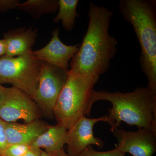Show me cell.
Here are the masks:
<instances>
[{"mask_svg":"<svg viewBox=\"0 0 156 156\" xmlns=\"http://www.w3.org/2000/svg\"><path fill=\"white\" fill-rule=\"evenodd\" d=\"M59 28L54 30L48 44L42 49L33 51L32 53L40 61L69 70V62L78 52L80 45L65 44L59 38Z\"/></svg>","mask_w":156,"mask_h":156,"instance_id":"obj_10","label":"cell"},{"mask_svg":"<svg viewBox=\"0 0 156 156\" xmlns=\"http://www.w3.org/2000/svg\"><path fill=\"white\" fill-rule=\"evenodd\" d=\"M40 156H52L49 155V154L47 153L46 152H45L44 151H42L41 152V154H40Z\"/></svg>","mask_w":156,"mask_h":156,"instance_id":"obj_23","label":"cell"},{"mask_svg":"<svg viewBox=\"0 0 156 156\" xmlns=\"http://www.w3.org/2000/svg\"><path fill=\"white\" fill-rule=\"evenodd\" d=\"M67 130L61 124L51 126L31 145L32 147L43 148L52 156H69L63 148L66 144Z\"/></svg>","mask_w":156,"mask_h":156,"instance_id":"obj_13","label":"cell"},{"mask_svg":"<svg viewBox=\"0 0 156 156\" xmlns=\"http://www.w3.org/2000/svg\"><path fill=\"white\" fill-rule=\"evenodd\" d=\"M42 150L31 147L29 151L22 156H40Z\"/></svg>","mask_w":156,"mask_h":156,"instance_id":"obj_20","label":"cell"},{"mask_svg":"<svg viewBox=\"0 0 156 156\" xmlns=\"http://www.w3.org/2000/svg\"><path fill=\"white\" fill-rule=\"evenodd\" d=\"M69 71L42 62L33 100L45 115H53L58 96L67 80Z\"/></svg>","mask_w":156,"mask_h":156,"instance_id":"obj_6","label":"cell"},{"mask_svg":"<svg viewBox=\"0 0 156 156\" xmlns=\"http://www.w3.org/2000/svg\"><path fill=\"white\" fill-rule=\"evenodd\" d=\"M37 30L32 27L12 30L4 34L5 56L14 57L31 53L35 42Z\"/></svg>","mask_w":156,"mask_h":156,"instance_id":"obj_12","label":"cell"},{"mask_svg":"<svg viewBox=\"0 0 156 156\" xmlns=\"http://www.w3.org/2000/svg\"><path fill=\"white\" fill-rule=\"evenodd\" d=\"M100 100L107 101L112 104L106 122L111 131L124 122L139 129L148 128L156 132V94L147 87H140L127 93L94 90L92 104Z\"/></svg>","mask_w":156,"mask_h":156,"instance_id":"obj_2","label":"cell"},{"mask_svg":"<svg viewBox=\"0 0 156 156\" xmlns=\"http://www.w3.org/2000/svg\"><path fill=\"white\" fill-rule=\"evenodd\" d=\"M8 145L5 128V122L0 118V154Z\"/></svg>","mask_w":156,"mask_h":156,"instance_id":"obj_19","label":"cell"},{"mask_svg":"<svg viewBox=\"0 0 156 156\" xmlns=\"http://www.w3.org/2000/svg\"><path fill=\"white\" fill-rule=\"evenodd\" d=\"M17 8L38 18L43 14L56 13L58 9V0H28L18 3Z\"/></svg>","mask_w":156,"mask_h":156,"instance_id":"obj_14","label":"cell"},{"mask_svg":"<svg viewBox=\"0 0 156 156\" xmlns=\"http://www.w3.org/2000/svg\"><path fill=\"white\" fill-rule=\"evenodd\" d=\"M58 13L53 19V22L61 21L64 29L70 31L74 26L76 17L79 16L76 12L79 1L58 0Z\"/></svg>","mask_w":156,"mask_h":156,"instance_id":"obj_15","label":"cell"},{"mask_svg":"<svg viewBox=\"0 0 156 156\" xmlns=\"http://www.w3.org/2000/svg\"><path fill=\"white\" fill-rule=\"evenodd\" d=\"M77 156H125V154L116 148L107 151H98L89 146Z\"/></svg>","mask_w":156,"mask_h":156,"instance_id":"obj_17","label":"cell"},{"mask_svg":"<svg viewBox=\"0 0 156 156\" xmlns=\"http://www.w3.org/2000/svg\"><path fill=\"white\" fill-rule=\"evenodd\" d=\"M32 52L22 56L0 57V84H11L33 100L42 62Z\"/></svg>","mask_w":156,"mask_h":156,"instance_id":"obj_5","label":"cell"},{"mask_svg":"<svg viewBox=\"0 0 156 156\" xmlns=\"http://www.w3.org/2000/svg\"><path fill=\"white\" fill-rule=\"evenodd\" d=\"M31 148L30 145L22 144H9L2 152L0 156H22Z\"/></svg>","mask_w":156,"mask_h":156,"instance_id":"obj_16","label":"cell"},{"mask_svg":"<svg viewBox=\"0 0 156 156\" xmlns=\"http://www.w3.org/2000/svg\"><path fill=\"white\" fill-rule=\"evenodd\" d=\"M107 120V115L96 119L83 116L79 119L67 130L66 143L67 154L69 156H77L85 149L92 145L102 147L104 143L100 138L94 136L93 127L98 122H106Z\"/></svg>","mask_w":156,"mask_h":156,"instance_id":"obj_9","label":"cell"},{"mask_svg":"<svg viewBox=\"0 0 156 156\" xmlns=\"http://www.w3.org/2000/svg\"><path fill=\"white\" fill-rule=\"evenodd\" d=\"M6 46L4 39L0 40V57L5 55Z\"/></svg>","mask_w":156,"mask_h":156,"instance_id":"obj_21","label":"cell"},{"mask_svg":"<svg viewBox=\"0 0 156 156\" xmlns=\"http://www.w3.org/2000/svg\"><path fill=\"white\" fill-rule=\"evenodd\" d=\"M19 2L18 0H0V13L17 8Z\"/></svg>","mask_w":156,"mask_h":156,"instance_id":"obj_18","label":"cell"},{"mask_svg":"<svg viewBox=\"0 0 156 156\" xmlns=\"http://www.w3.org/2000/svg\"><path fill=\"white\" fill-rule=\"evenodd\" d=\"M98 79L96 76L80 75L69 71L53 112L58 123L67 130L81 117L90 115L93 88Z\"/></svg>","mask_w":156,"mask_h":156,"instance_id":"obj_4","label":"cell"},{"mask_svg":"<svg viewBox=\"0 0 156 156\" xmlns=\"http://www.w3.org/2000/svg\"><path fill=\"white\" fill-rule=\"evenodd\" d=\"M118 140L116 148L124 154L133 156H152L156 151V132L143 128L136 131L119 128L111 131Z\"/></svg>","mask_w":156,"mask_h":156,"instance_id":"obj_8","label":"cell"},{"mask_svg":"<svg viewBox=\"0 0 156 156\" xmlns=\"http://www.w3.org/2000/svg\"><path fill=\"white\" fill-rule=\"evenodd\" d=\"M113 12L90 2L89 23L78 52L70 62V71L99 77L106 72L117 51L118 42L109 33Z\"/></svg>","mask_w":156,"mask_h":156,"instance_id":"obj_1","label":"cell"},{"mask_svg":"<svg viewBox=\"0 0 156 156\" xmlns=\"http://www.w3.org/2000/svg\"><path fill=\"white\" fill-rule=\"evenodd\" d=\"M119 10L133 27L140 47L139 61L147 88L156 94V1L122 0Z\"/></svg>","mask_w":156,"mask_h":156,"instance_id":"obj_3","label":"cell"},{"mask_svg":"<svg viewBox=\"0 0 156 156\" xmlns=\"http://www.w3.org/2000/svg\"><path fill=\"white\" fill-rule=\"evenodd\" d=\"M6 87H4L0 84V104L3 100V98L5 92Z\"/></svg>","mask_w":156,"mask_h":156,"instance_id":"obj_22","label":"cell"},{"mask_svg":"<svg viewBox=\"0 0 156 156\" xmlns=\"http://www.w3.org/2000/svg\"><path fill=\"white\" fill-rule=\"evenodd\" d=\"M50 126L40 119L24 124L5 122L8 144H17L31 146Z\"/></svg>","mask_w":156,"mask_h":156,"instance_id":"obj_11","label":"cell"},{"mask_svg":"<svg viewBox=\"0 0 156 156\" xmlns=\"http://www.w3.org/2000/svg\"><path fill=\"white\" fill-rule=\"evenodd\" d=\"M42 112L32 98L25 92L12 87L6 88L0 104V118L6 122L22 120L29 123L39 119Z\"/></svg>","mask_w":156,"mask_h":156,"instance_id":"obj_7","label":"cell"}]
</instances>
